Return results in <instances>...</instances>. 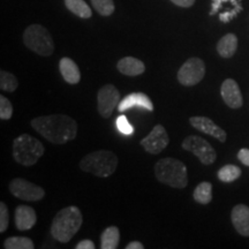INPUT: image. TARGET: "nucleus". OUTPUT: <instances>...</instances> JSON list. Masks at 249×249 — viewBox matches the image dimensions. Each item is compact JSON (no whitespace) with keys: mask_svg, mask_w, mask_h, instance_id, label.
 <instances>
[{"mask_svg":"<svg viewBox=\"0 0 249 249\" xmlns=\"http://www.w3.org/2000/svg\"><path fill=\"white\" fill-rule=\"evenodd\" d=\"M31 127L54 144H65L77 135V123L66 114H51L31 120Z\"/></svg>","mask_w":249,"mask_h":249,"instance_id":"1","label":"nucleus"},{"mask_svg":"<svg viewBox=\"0 0 249 249\" xmlns=\"http://www.w3.org/2000/svg\"><path fill=\"white\" fill-rule=\"evenodd\" d=\"M83 223L80 209L75 205L64 208L55 214L51 224V235L61 244H67L79 232Z\"/></svg>","mask_w":249,"mask_h":249,"instance_id":"2","label":"nucleus"},{"mask_svg":"<svg viewBox=\"0 0 249 249\" xmlns=\"http://www.w3.org/2000/svg\"><path fill=\"white\" fill-rule=\"evenodd\" d=\"M155 176L157 180L172 188L182 189L188 185V171L182 161L166 157L155 165Z\"/></svg>","mask_w":249,"mask_h":249,"instance_id":"3","label":"nucleus"},{"mask_svg":"<svg viewBox=\"0 0 249 249\" xmlns=\"http://www.w3.org/2000/svg\"><path fill=\"white\" fill-rule=\"evenodd\" d=\"M118 167V157L110 150L90 152L80 161V169L99 178H107Z\"/></svg>","mask_w":249,"mask_h":249,"instance_id":"4","label":"nucleus"},{"mask_svg":"<svg viewBox=\"0 0 249 249\" xmlns=\"http://www.w3.org/2000/svg\"><path fill=\"white\" fill-rule=\"evenodd\" d=\"M45 148L38 139L22 134L13 141V157L23 166H33L44 155Z\"/></svg>","mask_w":249,"mask_h":249,"instance_id":"5","label":"nucleus"},{"mask_svg":"<svg viewBox=\"0 0 249 249\" xmlns=\"http://www.w3.org/2000/svg\"><path fill=\"white\" fill-rule=\"evenodd\" d=\"M23 43L28 49L42 57H50L54 51L51 34L40 24H31L24 30Z\"/></svg>","mask_w":249,"mask_h":249,"instance_id":"6","label":"nucleus"},{"mask_svg":"<svg viewBox=\"0 0 249 249\" xmlns=\"http://www.w3.org/2000/svg\"><path fill=\"white\" fill-rule=\"evenodd\" d=\"M186 151L192 152L200 160L202 164L211 165L217 158V152L207 140L197 135H189L181 143Z\"/></svg>","mask_w":249,"mask_h":249,"instance_id":"7","label":"nucleus"},{"mask_svg":"<svg viewBox=\"0 0 249 249\" xmlns=\"http://www.w3.org/2000/svg\"><path fill=\"white\" fill-rule=\"evenodd\" d=\"M205 75V65L200 58H189L178 71V81L185 87L200 83Z\"/></svg>","mask_w":249,"mask_h":249,"instance_id":"8","label":"nucleus"},{"mask_svg":"<svg viewBox=\"0 0 249 249\" xmlns=\"http://www.w3.org/2000/svg\"><path fill=\"white\" fill-rule=\"evenodd\" d=\"M9 192L17 198L30 202L39 201L45 196V192L42 187L20 178L12 180L9 183Z\"/></svg>","mask_w":249,"mask_h":249,"instance_id":"9","label":"nucleus"},{"mask_svg":"<svg viewBox=\"0 0 249 249\" xmlns=\"http://www.w3.org/2000/svg\"><path fill=\"white\" fill-rule=\"evenodd\" d=\"M120 103V92L113 85H105L98 90L97 110L103 118L107 119L112 116L114 108Z\"/></svg>","mask_w":249,"mask_h":249,"instance_id":"10","label":"nucleus"},{"mask_svg":"<svg viewBox=\"0 0 249 249\" xmlns=\"http://www.w3.org/2000/svg\"><path fill=\"white\" fill-rule=\"evenodd\" d=\"M170 138L163 124H156L154 129L141 141V145L149 154L157 155L169 145Z\"/></svg>","mask_w":249,"mask_h":249,"instance_id":"11","label":"nucleus"},{"mask_svg":"<svg viewBox=\"0 0 249 249\" xmlns=\"http://www.w3.org/2000/svg\"><path fill=\"white\" fill-rule=\"evenodd\" d=\"M189 123L195 129H197L198 132L207 134V135L213 136V138L217 139L219 142H226L227 134L224 129L220 128L219 126H217L213 120L209 119L207 117L202 116H196L189 118Z\"/></svg>","mask_w":249,"mask_h":249,"instance_id":"12","label":"nucleus"},{"mask_svg":"<svg viewBox=\"0 0 249 249\" xmlns=\"http://www.w3.org/2000/svg\"><path fill=\"white\" fill-rule=\"evenodd\" d=\"M220 95L225 104L231 108H240L244 104L240 87L233 79H226L224 81L220 88Z\"/></svg>","mask_w":249,"mask_h":249,"instance_id":"13","label":"nucleus"},{"mask_svg":"<svg viewBox=\"0 0 249 249\" xmlns=\"http://www.w3.org/2000/svg\"><path fill=\"white\" fill-rule=\"evenodd\" d=\"M133 107L145 108V110L150 112H154L155 110L151 99L149 98L148 95H145V93L143 92H133L127 95L126 97H124L120 101L119 105H118V111H119L120 113H123V112Z\"/></svg>","mask_w":249,"mask_h":249,"instance_id":"14","label":"nucleus"},{"mask_svg":"<svg viewBox=\"0 0 249 249\" xmlns=\"http://www.w3.org/2000/svg\"><path fill=\"white\" fill-rule=\"evenodd\" d=\"M37 222L36 211L28 205H18L15 210V226L18 231L31 230Z\"/></svg>","mask_w":249,"mask_h":249,"instance_id":"15","label":"nucleus"},{"mask_svg":"<svg viewBox=\"0 0 249 249\" xmlns=\"http://www.w3.org/2000/svg\"><path fill=\"white\" fill-rule=\"evenodd\" d=\"M231 219L239 234L249 236V207L245 204L235 205L232 210Z\"/></svg>","mask_w":249,"mask_h":249,"instance_id":"16","label":"nucleus"},{"mask_svg":"<svg viewBox=\"0 0 249 249\" xmlns=\"http://www.w3.org/2000/svg\"><path fill=\"white\" fill-rule=\"evenodd\" d=\"M118 71L126 76H139L145 71V65L143 61L134 57H124L117 64Z\"/></svg>","mask_w":249,"mask_h":249,"instance_id":"17","label":"nucleus"},{"mask_svg":"<svg viewBox=\"0 0 249 249\" xmlns=\"http://www.w3.org/2000/svg\"><path fill=\"white\" fill-rule=\"evenodd\" d=\"M59 70L64 80L70 85H77L81 81V71L75 61L71 58L64 57L59 61Z\"/></svg>","mask_w":249,"mask_h":249,"instance_id":"18","label":"nucleus"},{"mask_svg":"<svg viewBox=\"0 0 249 249\" xmlns=\"http://www.w3.org/2000/svg\"><path fill=\"white\" fill-rule=\"evenodd\" d=\"M241 0H213V7H211L210 15L217 14L220 9L227 7L229 13H227L226 23L230 22L233 18H235L242 11Z\"/></svg>","mask_w":249,"mask_h":249,"instance_id":"19","label":"nucleus"},{"mask_svg":"<svg viewBox=\"0 0 249 249\" xmlns=\"http://www.w3.org/2000/svg\"><path fill=\"white\" fill-rule=\"evenodd\" d=\"M238 49V38L234 34H227L219 39L217 44V51L222 58H231Z\"/></svg>","mask_w":249,"mask_h":249,"instance_id":"20","label":"nucleus"},{"mask_svg":"<svg viewBox=\"0 0 249 249\" xmlns=\"http://www.w3.org/2000/svg\"><path fill=\"white\" fill-rule=\"evenodd\" d=\"M120 241V232L117 226H108L101 235L102 249H117Z\"/></svg>","mask_w":249,"mask_h":249,"instance_id":"21","label":"nucleus"},{"mask_svg":"<svg viewBox=\"0 0 249 249\" xmlns=\"http://www.w3.org/2000/svg\"><path fill=\"white\" fill-rule=\"evenodd\" d=\"M67 9L81 18H90L92 17V11L85 0H65Z\"/></svg>","mask_w":249,"mask_h":249,"instance_id":"22","label":"nucleus"},{"mask_svg":"<svg viewBox=\"0 0 249 249\" xmlns=\"http://www.w3.org/2000/svg\"><path fill=\"white\" fill-rule=\"evenodd\" d=\"M194 200L200 204H209L213 201V185L208 181L201 182L193 194Z\"/></svg>","mask_w":249,"mask_h":249,"instance_id":"23","label":"nucleus"},{"mask_svg":"<svg viewBox=\"0 0 249 249\" xmlns=\"http://www.w3.org/2000/svg\"><path fill=\"white\" fill-rule=\"evenodd\" d=\"M6 249H34L35 245L31 239L27 236H11L4 241Z\"/></svg>","mask_w":249,"mask_h":249,"instance_id":"24","label":"nucleus"},{"mask_svg":"<svg viewBox=\"0 0 249 249\" xmlns=\"http://www.w3.org/2000/svg\"><path fill=\"white\" fill-rule=\"evenodd\" d=\"M218 179L223 182H232L239 179L241 176V169L236 165H225L222 169H219L217 173Z\"/></svg>","mask_w":249,"mask_h":249,"instance_id":"25","label":"nucleus"},{"mask_svg":"<svg viewBox=\"0 0 249 249\" xmlns=\"http://www.w3.org/2000/svg\"><path fill=\"white\" fill-rule=\"evenodd\" d=\"M18 82L17 76L6 71H0V89L7 92H14L18 89Z\"/></svg>","mask_w":249,"mask_h":249,"instance_id":"26","label":"nucleus"},{"mask_svg":"<svg viewBox=\"0 0 249 249\" xmlns=\"http://www.w3.org/2000/svg\"><path fill=\"white\" fill-rule=\"evenodd\" d=\"M91 5L102 17H110L116 9L113 0H91Z\"/></svg>","mask_w":249,"mask_h":249,"instance_id":"27","label":"nucleus"},{"mask_svg":"<svg viewBox=\"0 0 249 249\" xmlns=\"http://www.w3.org/2000/svg\"><path fill=\"white\" fill-rule=\"evenodd\" d=\"M13 116V105L5 96H0V119L8 120Z\"/></svg>","mask_w":249,"mask_h":249,"instance_id":"28","label":"nucleus"},{"mask_svg":"<svg viewBox=\"0 0 249 249\" xmlns=\"http://www.w3.org/2000/svg\"><path fill=\"white\" fill-rule=\"evenodd\" d=\"M117 128L120 133L124 134V135H130L134 133V127L129 124L128 119L124 116H119L116 121Z\"/></svg>","mask_w":249,"mask_h":249,"instance_id":"29","label":"nucleus"},{"mask_svg":"<svg viewBox=\"0 0 249 249\" xmlns=\"http://www.w3.org/2000/svg\"><path fill=\"white\" fill-rule=\"evenodd\" d=\"M9 225V213L8 208L4 202H0V232L5 233Z\"/></svg>","mask_w":249,"mask_h":249,"instance_id":"30","label":"nucleus"},{"mask_svg":"<svg viewBox=\"0 0 249 249\" xmlns=\"http://www.w3.org/2000/svg\"><path fill=\"white\" fill-rule=\"evenodd\" d=\"M238 160L241 161L242 164H245L246 166H249V149H241L238 152Z\"/></svg>","mask_w":249,"mask_h":249,"instance_id":"31","label":"nucleus"},{"mask_svg":"<svg viewBox=\"0 0 249 249\" xmlns=\"http://www.w3.org/2000/svg\"><path fill=\"white\" fill-rule=\"evenodd\" d=\"M174 5L179 6V7H183V8H188L192 7L193 5L195 4V0H171Z\"/></svg>","mask_w":249,"mask_h":249,"instance_id":"32","label":"nucleus"},{"mask_svg":"<svg viewBox=\"0 0 249 249\" xmlns=\"http://www.w3.org/2000/svg\"><path fill=\"white\" fill-rule=\"evenodd\" d=\"M95 244L91 240H82L76 245V249H95Z\"/></svg>","mask_w":249,"mask_h":249,"instance_id":"33","label":"nucleus"},{"mask_svg":"<svg viewBox=\"0 0 249 249\" xmlns=\"http://www.w3.org/2000/svg\"><path fill=\"white\" fill-rule=\"evenodd\" d=\"M143 248H144V246H143L140 241H132L126 246V249H143Z\"/></svg>","mask_w":249,"mask_h":249,"instance_id":"34","label":"nucleus"}]
</instances>
